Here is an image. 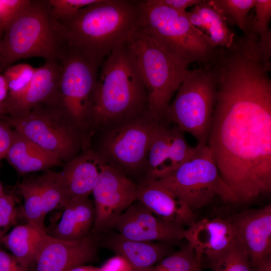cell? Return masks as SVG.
<instances>
[{"label":"cell","mask_w":271,"mask_h":271,"mask_svg":"<svg viewBox=\"0 0 271 271\" xmlns=\"http://www.w3.org/2000/svg\"><path fill=\"white\" fill-rule=\"evenodd\" d=\"M212 67L217 95L207 145L223 180L248 202L271 191L270 62L236 44Z\"/></svg>","instance_id":"1"},{"label":"cell","mask_w":271,"mask_h":271,"mask_svg":"<svg viewBox=\"0 0 271 271\" xmlns=\"http://www.w3.org/2000/svg\"><path fill=\"white\" fill-rule=\"evenodd\" d=\"M148 111L147 90L125 42L107 56L101 66L90 132H103Z\"/></svg>","instance_id":"2"},{"label":"cell","mask_w":271,"mask_h":271,"mask_svg":"<svg viewBox=\"0 0 271 271\" xmlns=\"http://www.w3.org/2000/svg\"><path fill=\"white\" fill-rule=\"evenodd\" d=\"M139 0H97L58 22L68 46L102 62L139 27Z\"/></svg>","instance_id":"3"},{"label":"cell","mask_w":271,"mask_h":271,"mask_svg":"<svg viewBox=\"0 0 271 271\" xmlns=\"http://www.w3.org/2000/svg\"><path fill=\"white\" fill-rule=\"evenodd\" d=\"M68 48L48 0H29L0 40V73L19 60L34 57L60 62Z\"/></svg>","instance_id":"4"},{"label":"cell","mask_w":271,"mask_h":271,"mask_svg":"<svg viewBox=\"0 0 271 271\" xmlns=\"http://www.w3.org/2000/svg\"><path fill=\"white\" fill-rule=\"evenodd\" d=\"M139 28L185 66L207 65L217 58L220 47L195 28L186 13L176 12L159 0H140Z\"/></svg>","instance_id":"5"},{"label":"cell","mask_w":271,"mask_h":271,"mask_svg":"<svg viewBox=\"0 0 271 271\" xmlns=\"http://www.w3.org/2000/svg\"><path fill=\"white\" fill-rule=\"evenodd\" d=\"M126 43L147 90L148 114L156 120L163 121L173 95L189 71L188 67L139 27Z\"/></svg>","instance_id":"6"},{"label":"cell","mask_w":271,"mask_h":271,"mask_svg":"<svg viewBox=\"0 0 271 271\" xmlns=\"http://www.w3.org/2000/svg\"><path fill=\"white\" fill-rule=\"evenodd\" d=\"M217 95V80L211 64L189 70L165 112L164 120L190 134L197 145H206Z\"/></svg>","instance_id":"7"},{"label":"cell","mask_w":271,"mask_h":271,"mask_svg":"<svg viewBox=\"0 0 271 271\" xmlns=\"http://www.w3.org/2000/svg\"><path fill=\"white\" fill-rule=\"evenodd\" d=\"M198 146L193 155L168 176L155 181L184 202L194 212L216 197L226 203L239 202L222 179L207 145Z\"/></svg>","instance_id":"8"},{"label":"cell","mask_w":271,"mask_h":271,"mask_svg":"<svg viewBox=\"0 0 271 271\" xmlns=\"http://www.w3.org/2000/svg\"><path fill=\"white\" fill-rule=\"evenodd\" d=\"M3 117L14 130L66 163L79 155L87 136L70 121L55 100L16 117Z\"/></svg>","instance_id":"9"},{"label":"cell","mask_w":271,"mask_h":271,"mask_svg":"<svg viewBox=\"0 0 271 271\" xmlns=\"http://www.w3.org/2000/svg\"><path fill=\"white\" fill-rule=\"evenodd\" d=\"M102 62L68 46L60 61L57 103L73 124L87 136Z\"/></svg>","instance_id":"10"},{"label":"cell","mask_w":271,"mask_h":271,"mask_svg":"<svg viewBox=\"0 0 271 271\" xmlns=\"http://www.w3.org/2000/svg\"><path fill=\"white\" fill-rule=\"evenodd\" d=\"M160 121L147 113L112 127L103 131L96 152L106 164L125 175L145 171L149 145Z\"/></svg>","instance_id":"11"},{"label":"cell","mask_w":271,"mask_h":271,"mask_svg":"<svg viewBox=\"0 0 271 271\" xmlns=\"http://www.w3.org/2000/svg\"><path fill=\"white\" fill-rule=\"evenodd\" d=\"M92 193L95 220L91 231L111 229L113 222L137 201V185L118 170L103 166Z\"/></svg>","instance_id":"12"},{"label":"cell","mask_w":271,"mask_h":271,"mask_svg":"<svg viewBox=\"0 0 271 271\" xmlns=\"http://www.w3.org/2000/svg\"><path fill=\"white\" fill-rule=\"evenodd\" d=\"M198 149L186 140L184 133L172 124L160 121L148 151L144 182L155 181L174 171Z\"/></svg>","instance_id":"13"},{"label":"cell","mask_w":271,"mask_h":271,"mask_svg":"<svg viewBox=\"0 0 271 271\" xmlns=\"http://www.w3.org/2000/svg\"><path fill=\"white\" fill-rule=\"evenodd\" d=\"M97 233L74 240L53 237L47 233L40 239L36 251V271H70L93 260L98 251Z\"/></svg>","instance_id":"14"},{"label":"cell","mask_w":271,"mask_h":271,"mask_svg":"<svg viewBox=\"0 0 271 271\" xmlns=\"http://www.w3.org/2000/svg\"><path fill=\"white\" fill-rule=\"evenodd\" d=\"M111 228L134 241L175 244L184 239L183 226L159 218L138 201L117 217Z\"/></svg>","instance_id":"15"},{"label":"cell","mask_w":271,"mask_h":271,"mask_svg":"<svg viewBox=\"0 0 271 271\" xmlns=\"http://www.w3.org/2000/svg\"><path fill=\"white\" fill-rule=\"evenodd\" d=\"M255 270L271 254V205L245 210L229 219Z\"/></svg>","instance_id":"16"},{"label":"cell","mask_w":271,"mask_h":271,"mask_svg":"<svg viewBox=\"0 0 271 271\" xmlns=\"http://www.w3.org/2000/svg\"><path fill=\"white\" fill-rule=\"evenodd\" d=\"M184 236L201 262L204 258L208 261L222 253L237 238L231 222L221 218L196 220L185 229Z\"/></svg>","instance_id":"17"},{"label":"cell","mask_w":271,"mask_h":271,"mask_svg":"<svg viewBox=\"0 0 271 271\" xmlns=\"http://www.w3.org/2000/svg\"><path fill=\"white\" fill-rule=\"evenodd\" d=\"M61 72L60 62L45 61L43 65L36 68L26 89L16 97L4 103L5 115L18 116L39 104L55 99Z\"/></svg>","instance_id":"18"},{"label":"cell","mask_w":271,"mask_h":271,"mask_svg":"<svg viewBox=\"0 0 271 271\" xmlns=\"http://www.w3.org/2000/svg\"><path fill=\"white\" fill-rule=\"evenodd\" d=\"M105 163L96 151L87 150L65 163L60 172H54L55 178L66 199L88 196Z\"/></svg>","instance_id":"19"},{"label":"cell","mask_w":271,"mask_h":271,"mask_svg":"<svg viewBox=\"0 0 271 271\" xmlns=\"http://www.w3.org/2000/svg\"><path fill=\"white\" fill-rule=\"evenodd\" d=\"M137 200L159 218L187 227L196 220L186 204L154 181H142L137 185Z\"/></svg>","instance_id":"20"},{"label":"cell","mask_w":271,"mask_h":271,"mask_svg":"<svg viewBox=\"0 0 271 271\" xmlns=\"http://www.w3.org/2000/svg\"><path fill=\"white\" fill-rule=\"evenodd\" d=\"M63 208L60 221L50 235L74 240L83 238L91 232L95 220V208L93 201L88 196L74 197Z\"/></svg>","instance_id":"21"},{"label":"cell","mask_w":271,"mask_h":271,"mask_svg":"<svg viewBox=\"0 0 271 271\" xmlns=\"http://www.w3.org/2000/svg\"><path fill=\"white\" fill-rule=\"evenodd\" d=\"M6 158L21 175L47 170L63 163L55 155L14 129L13 142Z\"/></svg>","instance_id":"22"},{"label":"cell","mask_w":271,"mask_h":271,"mask_svg":"<svg viewBox=\"0 0 271 271\" xmlns=\"http://www.w3.org/2000/svg\"><path fill=\"white\" fill-rule=\"evenodd\" d=\"M107 247L124 257L133 271H150L166 256L168 247L163 244L129 240L118 233L110 236Z\"/></svg>","instance_id":"23"},{"label":"cell","mask_w":271,"mask_h":271,"mask_svg":"<svg viewBox=\"0 0 271 271\" xmlns=\"http://www.w3.org/2000/svg\"><path fill=\"white\" fill-rule=\"evenodd\" d=\"M190 23L216 47L229 48L235 36L221 12L210 2L202 1L187 11Z\"/></svg>","instance_id":"24"},{"label":"cell","mask_w":271,"mask_h":271,"mask_svg":"<svg viewBox=\"0 0 271 271\" xmlns=\"http://www.w3.org/2000/svg\"><path fill=\"white\" fill-rule=\"evenodd\" d=\"M47 233L45 228L27 222L15 227L2 240L13 255L27 268L35 263L37 248L42 237Z\"/></svg>","instance_id":"25"},{"label":"cell","mask_w":271,"mask_h":271,"mask_svg":"<svg viewBox=\"0 0 271 271\" xmlns=\"http://www.w3.org/2000/svg\"><path fill=\"white\" fill-rule=\"evenodd\" d=\"M207 262L212 271H255L237 238L226 250Z\"/></svg>","instance_id":"26"},{"label":"cell","mask_w":271,"mask_h":271,"mask_svg":"<svg viewBox=\"0 0 271 271\" xmlns=\"http://www.w3.org/2000/svg\"><path fill=\"white\" fill-rule=\"evenodd\" d=\"M19 188L24 200V214L27 222L45 228V215L37 178L24 180Z\"/></svg>","instance_id":"27"},{"label":"cell","mask_w":271,"mask_h":271,"mask_svg":"<svg viewBox=\"0 0 271 271\" xmlns=\"http://www.w3.org/2000/svg\"><path fill=\"white\" fill-rule=\"evenodd\" d=\"M255 0H210L222 14L227 24L235 25L243 33L248 31V14L254 7Z\"/></svg>","instance_id":"28"},{"label":"cell","mask_w":271,"mask_h":271,"mask_svg":"<svg viewBox=\"0 0 271 271\" xmlns=\"http://www.w3.org/2000/svg\"><path fill=\"white\" fill-rule=\"evenodd\" d=\"M202 262L194 249L188 244L165 256L155 266L162 271H199Z\"/></svg>","instance_id":"29"},{"label":"cell","mask_w":271,"mask_h":271,"mask_svg":"<svg viewBox=\"0 0 271 271\" xmlns=\"http://www.w3.org/2000/svg\"><path fill=\"white\" fill-rule=\"evenodd\" d=\"M37 180L45 215L53 210L65 206L68 201L55 178L54 172L48 171L37 177Z\"/></svg>","instance_id":"30"},{"label":"cell","mask_w":271,"mask_h":271,"mask_svg":"<svg viewBox=\"0 0 271 271\" xmlns=\"http://www.w3.org/2000/svg\"><path fill=\"white\" fill-rule=\"evenodd\" d=\"M35 70L36 68L28 64L20 63L12 65L3 71L2 73L6 79L9 88V95L6 101L16 97L26 89L33 77Z\"/></svg>","instance_id":"31"},{"label":"cell","mask_w":271,"mask_h":271,"mask_svg":"<svg viewBox=\"0 0 271 271\" xmlns=\"http://www.w3.org/2000/svg\"><path fill=\"white\" fill-rule=\"evenodd\" d=\"M253 8L255 16L249 18L248 31L259 36L265 34L270 30L268 26L271 19V1L255 0Z\"/></svg>","instance_id":"32"},{"label":"cell","mask_w":271,"mask_h":271,"mask_svg":"<svg viewBox=\"0 0 271 271\" xmlns=\"http://www.w3.org/2000/svg\"><path fill=\"white\" fill-rule=\"evenodd\" d=\"M97 0H48L53 16L58 21L67 19Z\"/></svg>","instance_id":"33"},{"label":"cell","mask_w":271,"mask_h":271,"mask_svg":"<svg viewBox=\"0 0 271 271\" xmlns=\"http://www.w3.org/2000/svg\"><path fill=\"white\" fill-rule=\"evenodd\" d=\"M16 217L14 197L4 192L0 195V244L9 228L15 223Z\"/></svg>","instance_id":"34"},{"label":"cell","mask_w":271,"mask_h":271,"mask_svg":"<svg viewBox=\"0 0 271 271\" xmlns=\"http://www.w3.org/2000/svg\"><path fill=\"white\" fill-rule=\"evenodd\" d=\"M29 0H0V40L7 28Z\"/></svg>","instance_id":"35"},{"label":"cell","mask_w":271,"mask_h":271,"mask_svg":"<svg viewBox=\"0 0 271 271\" xmlns=\"http://www.w3.org/2000/svg\"><path fill=\"white\" fill-rule=\"evenodd\" d=\"M14 129L2 117L0 118V161L6 158L12 145Z\"/></svg>","instance_id":"36"},{"label":"cell","mask_w":271,"mask_h":271,"mask_svg":"<svg viewBox=\"0 0 271 271\" xmlns=\"http://www.w3.org/2000/svg\"><path fill=\"white\" fill-rule=\"evenodd\" d=\"M0 271H29L13 255L0 250Z\"/></svg>","instance_id":"37"},{"label":"cell","mask_w":271,"mask_h":271,"mask_svg":"<svg viewBox=\"0 0 271 271\" xmlns=\"http://www.w3.org/2000/svg\"><path fill=\"white\" fill-rule=\"evenodd\" d=\"M99 271H133L131 266L122 256L116 254L100 267Z\"/></svg>","instance_id":"38"},{"label":"cell","mask_w":271,"mask_h":271,"mask_svg":"<svg viewBox=\"0 0 271 271\" xmlns=\"http://www.w3.org/2000/svg\"><path fill=\"white\" fill-rule=\"evenodd\" d=\"M201 0H159L163 5L179 13H185L186 9L198 4Z\"/></svg>","instance_id":"39"},{"label":"cell","mask_w":271,"mask_h":271,"mask_svg":"<svg viewBox=\"0 0 271 271\" xmlns=\"http://www.w3.org/2000/svg\"><path fill=\"white\" fill-rule=\"evenodd\" d=\"M9 95V88L6 79L0 73V104L4 105Z\"/></svg>","instance_id":"40"},{"label":"cell","mask_w":271,"mask_h":271,"mask_svg":"<svg viewBox=\"0 0 271 271\" xmlns=\"http://www.w3.org/2000/svg\"><path fill=\"white\" fill-rule=\"evenodd\" d=\"M70 271H99V267L82 265L76 266L71 269Z\"/></svg>","instance_id":"41"},{"label":"cell","mask_w":271,"mask_h":271,"mask_svg":"<svg viewBox=\"0 0 271 271\" xmlns=\"http://www.w3.org/2000/svg\"><path fill=\"white\" fill-rule=\"evenodd\" d=\"M4 115H5L4 106L0 104V118Z\"/></svg>","instance_id":"42"},{"label":"cell","mask_w":271,"mask_h":271,"mask_svg":"<svg viewBox=\"0 0 271 271\" xmlns=\"http://www.w3.org/2000/svg\"><path fill=\"white\" fill-rule=\"evenodd\" d=\"M4 192L3 187L2 184V183L0 181V195Z\"/></svg>","instance_id":"43"},{"label":"cell","mask_w":271,"mask_h":271,"mask_svg":"<svg viewBox=\"0 0 271 271\" xmlns=\"http://www.w3.org/2000/svg\"><path fill=\"white\" fill-rule=\"evenodd\" d=\"M150 271H162L161 270H160L158 268H157L155 266L151 268V269Z\"/></svg>","instance_id":"44"},{"label":"cell","mask_w":271,"mask_h":271,"mask_svg":"<svg viewBox=\"0 0 271 271\" xmlns=\"http://www.w3.org/2000/svg\"><path fill=\"white\" fill-rule=\"evenodd\" d=\"M199 271H201V270H199Z\"/></svg>","instance_id":"45"}]
</instances>
